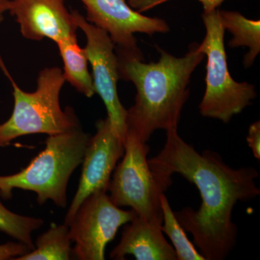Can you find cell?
<instances>
[{"label":"cell","instance_id":"obj_1","mask_svg":"<svg viewBox=\"0 0 260 260\" xmlns=\"http://www.w3.org/2000/svg\"><path fill=\"white\" fill-rule=\"evenodd\" d=\"M177 129L167 131L164 148L148 159L149 166L164 191L172 185L174 174L197 186L202 198L199 209L186 207L174 215L184 230L190 233L205 260L226 259L237 243L234 207L259 196L255 182L259 173L251 167L233 169L213 150L198 153L179 136Z\"/></svg>","mask_w":260,"mask_h":260},{"label":"cell","instance_id":"obj_2","mask_svg":"<svg viewBox=\"0 0 260 260\" xmlns=\"http://www.w3.org/2000/svg\"><path fill=\"white\" fill-rule=\"evenodd\" d=\"M198 46L191 44L181 57L159 49L156 62L118 56L120 79L132 82L137 91L134 105L126 110V127L143 143L156 130L178 128L191 75L205 56Z\"/></svg>","mask_w":260,"mask_h":260},{"label":"cell","instance_id":"obj_3","mask_svg":"<svg viewBox=\"0 0 260 260\" xmlns=\"http://www.w3.org/2000/svg\"><path fill=\"white\" fill-rule=\"evenodd\" d=\"M90 136L80 124L59 134L49 135L46 147L28 167L17 174L0 176V194L10 200L14 189L37 193L39 205L48 200L59 207L68 205V182L83 162Z\"/></svg>","mask_w":260,"mask_h":260},{"label":"cell","instance_id":"obj_4","mask_svg":"<svg viewBox=\"0 0 260 260\" xmlns=\"http://www.w3.org/2000/svg\"><path fill=\"white\" fill-rule=\"evenodd\" d=\"M0 68L13 87L14 109L8 121L0 124V147H6L20 137L32 134L54 135L78 125L72 108L61 109L60 93L65 83L58 67L41 70L37 90L24 91L15 83L0 56Z\"/></svg>","mask_w":260,"mask_h":260},{"label":"cell","instance_id":"obj_5","mask_svg":"<svg viewBox=\"0 0 260 260\" xmlns=\"http://www.w3.org/2000/svg\"><path fill=\"white\" fill-rule=\"evenodd\" d=\"M205 36L198 50L207 56L206 88L199 105L200 114L227 124L242 113L256 97L255 87L233 79L228 68L224 29L219 10L204 12Z\"/></svg>","mask_w":260,"mask_h":260},{"label":"cell","instance_id":"obj_6","mask_svg":"<svg viewBox=\"0 0 260 260\" xmlns=\"http://www.w3.org/2000/svg\"><path fill=\"white\" fill-rule=\"evenodd\" d=\"M122 160L114 169L108 190L117 207H129L147 220L162 218L160 195L165 192L147 158L150 147L127 129Z\"/></svg>","mask_w":260,"mask_h":260},{"label":"cell","instance_id":"obj_7","mask_svg":"<svg viewBox=\"0 0 260 260\" xmlns=\"http://www.w3.org/2000/svg\"><path fill=\"white\" fill-rule=\"evenodd\" d=\"M107 191L89 195L80 205L69 224L72 256L79 260L105 259L106 246L119 228L136 216L131 210H121L112 203Z\"/></svg>","mask_w":260,"mask_h":260},{"label":"cell","instance_id":"obj_8","mask_svg":"<svg viewBox=\"0 0 260 260\" xmlns=\"http://www.w3.org/2000/svg\"><path fill=\"white\" fill-rule=\"evenodd\" d=\"M71 13L75 23L86 38L84 50L93 70L95 93L105 104L113 129L124 143L127 132L126 109L118 95L117 83L120 77L115 45L107 32L89 23L78 10H73Z\"/></svg>","mask_w":260,"mask_h":260},{"label":"cell","instance_id":"obj_9","mask_svg":"<svg viewBox=\"0 0 260 260\" xmlns=\"http://www.w3.org/2000/svg\"><path fill=\"white\" fill-rule=\"evenodd\" d=\"M86 10L85 19L107 32L117 56L143 60L135 34H166L170 27L166 20L141 14L126 0H80Z\"/></svg>","mask_w":260,"mask_h":260},{"label":"cell","instance_id":"obj_10","mask_svg":"<svg viewBox=\"0 0 260 260\" xmlns=\"http://www.w3.org/2000/svg\"><path fill=\"white\" fill-rule=\"evenodd\" d=\"M96 129L95 135L89 140L82 162L79 186L65 215L67 225L89 195L99 191H107L116 164L124 153V143L113 129L108 116L98 121Z\"/></svg>","mask_w":260,"mask_h":260},{"label":"cell","instance_id":"obj_11","mask_svg":"<svg viewBox=\"0 0 260 260\" xmlns=\"http://www.w3.org/2000/svg\"><path fill=\"white\" fill-rule=\"evenodd\" d=\"M8 11L28 40L47 38L56 44L77 36L78 26L64 0H10Z\"/></svg>","mask_w":260,"mask_h":260},{"label":"cell","instance_id":"obj_12","mask_svg":"<svg viewBox=\"0 0 260 260\" xmlns=\"http://www.w3.org/2000/svg\"><path fill=\"white\" fill-rule=\"evenodd\" d=\"M130 223L111 252V259L124 260L132 254L138 260H177V253L162 232V218L148 220L136 215Z\"/></svg>","mask_w":260,"mask_h":260},{"label":"cell","instance_id":"obj_13","mask_svg":"<svg viewBox=\"0 0 260 260\" xmlns=\"http://www.w3.org/2000/svg\"><path fill=\"white\" fill-rule=\"evenodd\" d=\"M64 64L63 77L79 93L87 98L95 95L93 78L88 68V57L80 47L77 36L56 43Z\"/></svg>","mask_w":260,"mask_h":260},{"label":"cell","instance_id":"obj_14","mask_svg":"<svg viewBox=\"0 0 260 260\" xmlns=\"http://www.w3.org/2000/svg\"><path fill=\"white\" fill-rule=\"evenodd\" d=\"M220 21L225 30L232 34L229 47H246L249 51L244 56V65L249 68L260 51V21L245 18L237 11L219 10Z\"/></svg>","mask_w":260,"mask_h":260},{"label":"cell","instance_id":"obj_15","mask_svg":"<svg viewBox=\"0 0 260 260\" xmlns=\"http://www.w3.org/2000/svg\"><path fill=\"white\" fill-rule=\"evenodd\" d=\"M69 226L52 223L36 241L35 249L15 260H68L72 257Z\"/></svg>","mask_w":260,"mask_h":260},{"label":"cell","instance_id":"obj_16","mask_svg":"<svg viewBox=\"0 0 260 260\" xmlns=\"http://www.w3.org/2000/svg\"><path fill=\"white\" fill-rule=\"evenodd\" d=\"M162 213L161 230L171 239L177 260H205L186 237L184 229L176 218L165 193L160 195Z\"/></svg>","mask_w":260,"mask_h":260},{"label":"cell","instance_id":"obj_17","mask_svg":"<svg viewBox=\"0 0 260 260\" xmlns=\"http://www.w3.org/2000/svg\"><path fill=\"white\" fill-rule=\"evenodd\" d=\"M44 223L42 218L24 216L10 211L5 208L0 200V232L23 243L32 250L35 249L32 232L40 229Z\"/></svg>","mask_w":260,"mask_h":260},{"label":"cell","instance_id":"obj_18","mask_svg":"<svg viewBox=\"0 0 260 260\" xmlns=\"http://www.w3.org/2000/svg\"><path fill=\"white\" fill-rule=\"evenodd\" d=\"M30 251L32 249L23 243L8 242L0 245V260L15 259Z\"/></svg>","mask_w":260,"mask_h":260},{"label":"cell","instance_id":"obj_19","mask_svg":"<svg viewBox=\"0 0 260 260\" xmlns=\"http://www.w3.org/2000/svg\"><path fill=\"white\" fill-rule=\"evenodd\" d=\"M246 142L249 148L252 150L254 157L260 159V122L256 121L251 124L249 133L246 137Z\"/></svg>","mask_w":260,"mask_h":260},{"label":"cell","instance_id":"obj_20","mask_svg":"<svg viewBox=\"0 0 260 260\" xmlns=\"http://www.w3.org/2000/svg\"><path fill=\"white\" fill-rule=\"evenodd\" d=\"M133 9L139 13L148 11V10L159 5L162 4L164 0H126Z\"/></svg>","mask_w":260,"mask_h":260},{"label":"cell","instance_id":"obj_21","mask_svg":"<svg viewBox=\"0 0 260 260\" xmlns=\"http://www.w3.org/2000/svg\"><path fill=\"white\" fill-rule=\"evenodd\" d=\"M169 1H172V0H164L162 3ZM198 1L200 2L203 5L204 12H210L218 9L219 7L225 0H198Z\"/></svg>","mask_w":260,"mask_h":260},{"label":"cell","instance_id":"obj_22","mask_svg":"<svg viewBox=\"0 0 260 260\" xmlns=\"http://www.w3.org/2000/svg\"><path fill=\"white\" fill-rule=\"evenodd\" d=\"M10 0H0V23L3 21L5 13L9 10Z\"/></svg>","mask_w":260,"mask_h":260}]
</instances>
